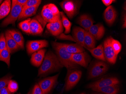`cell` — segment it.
Masks as SVG:
<instances>
[{"label": "cell", "mask_w": 126, "mask_h": 94, "mask_svg": "<svg viewBox=\"0 0 126 94\" xmlns=\"http://www.w3.org/2000/svg\"><path fill=\"white\" fill-rule=\"evenodd\" d=\"M112 38L111 36L107 37L104 41L103 47L106 61L111 64H114L116 63L117 55L115 54L111 44Z\"/></svg>", "instance_id": "cell-7"}, {"label": "cell", "mask_w": 126, "mask_h": 94, "mask_svg": "<svg viewBox=\"0 0 126 94\" xmlns=\"http://www.w3.org/2000/svg\"><path fill=\"white\" fill-rule=\"evenodd\" d=\"M22 8L23 6L17 3L15 0H13L10 12L8 16L1 23V27H6L9 24L15 25L16 21L18 19L22 12Z\"/></svg>", "instance_id": "cell-6"}, {"label": "cell", "mask_w": 126, "mask_h": 94, "mask_svg": "<svg viewBox=\"0 0 126 94\" xmlns=\"http://www.w3.org/2000/svg\"><path fill=\"white\" fill-rule=\"evenodd\" d=\"M65 46L67 51L71 54L80 53L85 52L83 47L77 43L65 44Z\"/></svg>", "instance_id": "cell-27"}, {"label": "cell", "mask_w": 126, "mask_h": 94, "mask_svg": "<svg viewBox=\"0 0 126 94\" xmlns=\"http://www.w3.org/2000/svg\"><path fill=\"white\" fill-rule=\"evenodd\" d=\"M63 27L65 28V34H68L70 32L71 23L70 22L63 12H60Z\"/></svg>", "instance_id": "cell-28"}, {"label": "cell", "mask_w": 126, "mask_h": 94, "mask_svg": "<svg viewBox=\"0 0 126 94\" xmlns=\"http://www.w3.org/2000/svg\"><path fill=\"white\" fill-rule=\"evenodd\" d=\"M71 60L78 65L87 67L90 61L91 58L87 53L84 52L80 53L72 54Z\"/></svg>", "instance_id": "cell-12"}, {"label": "cell", "mask_w": 126, "mask_h": 94, "mask_svg": "<svg viewBox=\"0 0 126 94\" xmlns=\"http://www.w3.org/2000/svg\"><path fill=\"white\" fill-rule=\"evenodd\" d=\"M112 46L115 52V54L118 55L121 51L122 45L119 41L116 40L114 39L113 38H112L111 42Z\"/></svg>", "instance_id": "cell-31"}, {"label": "cell", "mask_w": 126, "mask_h": 94, "mask_svg": "<svg viewBox=\"0 0 126 94\" xmlns=\"http://www.w3.org/2000/svg\"><path fill=\"white\" fill-rule=\"evenodd\" d=\"M84 47L87 49H93L95 48L96 40L88 31H85L84 39Z\"/></svg>", "instance_id": "cell-22"}, {"label": "cell", "mask_w": 126, "mask_h": 94, "mask_svg": "<svg viewBox=\"0 0 126 94\" xmlns=\"http://www.w3.org/2000/svg\"><path fill=\"white\" fill-rule=\"evenodd\" d=\"M27 94H44V93L38 84H36L33 89Z\"/></svg>", "instance_id": "cell-36"}, {"label": "cell", "mask_w": 126, "mask_h": 94, "mask_svg": "<svg viewBox=\"0 0 126 94\" xmlns=\"http://www.w3.org/2000/svg\"><path fill=\"white\" fill-rule=\"evenodd\" d=\"M13 76L8 75L0 79V91L5 87H7L8 82L11 80Z\"/></svg>", "instance_id": "cell-34"}, {"label": "cell", "mask_w": 126, "mask_h": 94, "mask_svg": "<svg viewBox=\"0 0 126 94\" xmlns=\"http://www.w3.org/2000/svg\"><path fill=\"white\" fill-rule=\"evenodd\" d=\"M7 88L11 93L16 92L19 89L18 84L16 81L11 80L8 84Z\"/></svg>", "instance_id": "cell-32"}, {"label": "cell", "mask_w": 126, "mask_h": 94, "mask_svg": "<svg viewBox=\"0 0 126 94\" xmlns=\"http://www.w3.org/2000/svg\"><path fill=\"white\" fill-rule=\"evenodd\" d=\"M39 7V5L36 6L22 10L18 18V20L24 19L35 14Z\"/></svg>", "instance_id": "cell-26"}, {"label": "cell", "mask_w": 126, "mask_h": 94, "mask_svg": "<svg viewBox=\"0 0 126 94\" xmlns=\"http://www.w3.org/2000/svg\"><path fill=\"white\" fill-rule=\"evenodd\" d=\"M47 27L49 32L53 36L56 37L59 36L63 31L61 18L55 22L48 23Z\"/></svg>", "instance_id": "cell-14"}, {"label": "cell", "mask_w": 126, "mask_h": 94, "mask_svg": "<svg viewBox=\"0 0 126 94\" xmlns=\"http://www.w3.org/2000/svg\"><path fill=\"white\" fill-rule=\"evenodd\" d=\"M85 94V93H81V94Z\"/></svg>", "instance_id": "cell-43"}, {"label": "cell", "mask_w": 126, "mask_h": 94, "mask_svg": "<svg viewBox=\"0 0 126 94\" xmlns=\"http://www.w3.org/2000/svg\"><path fill=\"white\" fill-rule=\"evenodd\" d=\"M95 39L96 40L101 39L104 35L105 29L104 25L101 23L93 25L88 31Z\"/></svg>", "instance_id": "cell-13"}, {"label": "cell", "mask_w": 126, "mask_h": 94, "mask_svg": "<svg viewBox=\"0 0 126 94\" xmlns=\"http://www.w3.org/2000/svg\"><path fill=\"white\" fill-rule=\"evenodd\" d=\"M44 31V28L40 22L36 19L31 20L30 26V34L33 35H41Z\"/></svg>", "instance_id": "cell-20"}, {"label": "cell", "mask_w": 126, "mask_h": 94, "mask_svg": "<svg viewBox=\"0 0 126 94\" xmlns=\"http://www.w3.org/2000/svg\"><path fill=\"white\" fill-rule=\"evenodd\" d=\"M94 23V21L91 17L87 14H83L80 15L77 20V23L86 31H88Z\"/></svg>", "instance_id": "cell-17"}, {"label": "cell", "mask_w": 126, "mask_h": 94, "mask_svg": "<svg viewBox=\"0 0 126 94\" xmlns=\"http://www.w3.org/2000/svg\"><path fill=\"white\" fill-rule=\"evenodd\" d=\"M6 48H7V44L5 34L2 33L0 35V51Z\"/></svg>", "instance_id": "cell-35"}, {"label": "cell", "mask_w": 126, "mask_h": 94, "mask_svg": "<svg viewBox=\"0 0 126 94\" xmlns=\"http://www.w3.org/2000/svg\"><path fill=\"white\" fill-rule=\"evenodd\" d=\"M51 44L59 60L63 67L70 70H73L78 67V65L71 60L72 54L67 51L65 44L52 42Z\"/></svg>", "instance_id": "cell-2"}, {"label": "cell", "mask_w": 126, "mask_h": 94, "mask_svg": "<svg viewBox=\"0 0 126 94\" xmlns=\"http://www.w3.org/2000/svg\"><path fill=\"white\" fill-rule=\"evenodd\" d=\"M119 81L116 77H111L106 78L100 79L97 81L89 84L88 85L87 87L93 90L95 89L104 87L106 86L119 84Z\"/></svg>", "instance_id": "cell-10"}, {"label": "cell", "mask_w": 126, "mask_h": 94, "mask_svg": "<svg viewBox=\"0 0 126 94\" xmlns=\"http://www.w3.org/2000/svg\"><path fill=\"white\" fill-rule=\"evenodd\" d=\"M85 31L83 28L80 27H74L72 32L73 37L76 43L84 47V39Z\"/></svg>", "instance_id": "cell-18"}, {"label": "cell", "mask_w": 126, "mask_h": 94, "mask_svg": "<svg viewBox=\"0 0 126 94\" xmlns=\"http://www.w3.org/2000/svg\"><path fill=\"white\" fill-rule=\"evenodd\" d=\"M56 37L57 38L60 39L70 40V41H73L74 42L76 43V41L75 40H74L73 37L71 36L70 35H66L62 33L61 34L59 35V36H57Z\"/></svg>", "instance_id": "cell-37"}, {"label": "cell", "mask_w": 126, "mask_h": 94, "mask_svg": "<svg viewBox=\"0 0 126 94\" xmlns=\"http://www.w3.org/2000/svg\"><path fill=\"white\" fill-rule=\"evenodd\" d=\"M21 49H24V41L21 33L15 29L7 30Z\"/></svg>", "instance_id": "cell-24"}, {"label": "cell", "mask_w": 126, "mask_h": 94, "mask_svg": "<svg viewBox=\"0 0 126 94\" xmlns=\"http://www.w3.org/2000/svg\"><path fill=\"white\" fill-rule=\"evenodd\" d=\"M123 24L122 25V27L123 28H126V13L125 14L124 16H123Z\"/></svg>", "instance_id": "cell-41"}, {"label": "cell", "mask_w": 126, "mask_h": 94, "mask_svg": "<svg viewBox=\"0 0 126 94\" xmlns=\"http://www.w3.org/2000/svg\"><path fill=\"white\" fill-rule=\"evenodd\" d=\"M41 13L43 20L48 23L55 22L61 18L58 8L53 3L45 5Z\"/></svg>", "instance_id": "cell-3"}, {"label": "cell", "mask_w": 126, "mask_h": 94, "mask_svg": "<svg viewBox=\"0 0 126 94\" xmlns=\"http://www.w3.org/2000/svg\"><path fill=\"white\" fill-rule=\"evenodd\" d=\"M119 90V87L118 84H117L95 89L93 91L102 93L104 94H117Z\"/></svg>", "instance_id": "cell-23"}, {"label": "cell", "mask_w": 126, "mask_h": 94, "mask_svg": "<svg viewBox=\"0 0 126 94\" xmlns=\"http://www.w3.org/2000/svg\"><path fill=\"white\" fill-rule=\"evenodd\" d=\"M63 67L56 55L49 51L45 54L38 71V76H45L51 73L57 72Z\"/></svg>", "instance_id": "cell-1"}, {"label": "cell", "mask_w": 126, "mask_h": 94, "mask_svg": "<svg viewBox=\"0 0 126 94\" xmlns=\"http://www.w3.org/2000/svg\"><path fill=\"white\" fill-rule=\"evenodd\" d=\"M48 46V43L45 40L28 41L27 44V52L30 55Z\"/></svg>", "instance_id": "cell-11"}, {"label": "cell", "mask_w": 126, "mask_h": 94, "mask_svg": "<svg viewBox=\"0 0 126 94\" xmlns=\"http://www.w3.org/2000/svg\"><path fill=\"white\" fill-rule=\"evenodd\" d=\"M11 10V1L5 0L0 6V20L7 16Z\"/></svg>", "instance_id": "cell-25"}, {"label": "cell", "mask_w": 126, "mask_h": 94, "mask_svg": "<svg viewBox=\"0 0 126 94\" xmlns=\"http://www.w3.org/2000/svg\"><path fill=\"white\" fill-rule=\"evenodd\" d=\"M42 2L41 0H28L24 5L23 7L22 10H25L28 8L40 5Z\"/></svg>", "instance_id": "cell-33"}, {"label": "cell", "mask_w": 126, "mask_h": 94, "mask_svg": "<svg viewBox=\"0 0 126 94\" xmlns=\"http://www.w3.org/2000/svg\"><path fill=\"white\" fill-rule=\"evenodd\" d=\"M117 16V13L115 8L110 5L105 9L104 13V17L106 22L108 25L111 26L115 22Z\"/></svg>", "instance_id": "cell-15"}, {"label": "cell", "mask_w": 126, "mask_h": 94, "mask_svg": "<svg viewBox=\"0 0 126 94\" xmlns=\"http://www.w3.org/2000/svg\"><path fill=\"white\" fill-rule=\"evenodd\" d=\"M109 66L104 61H96L90 68L88 72V79L99 77L104 74L109 69Z\"/></svg>", "instance_id": "cell-5"}, {"label": "cell", "mask_w": 126, "mask_h": 94, "mask_svg": "<svg viewBox=\"0 0 126 94\" xmlns=\"http://www.w3.org/2000/svg\"><path fill=\"white\" fill-rule=\"evenodd\" d=\"M0 61H3L7 65L8 67L10 66V53L6 48L2 51H0Z\"/></svg>", "instance_id": "cell-29"}, {"label": "cell", "mask_w": 126, "mask_h": 94, "mask_svg": "<svg viewBox=\"0 0 126 94\" xmlns=\"http://www.w3.org/2000/svg\"><path fill=\"white\" fill-rule=\"evenodd\" d=\"M81 2L80 0H65L60 3V5L69 18L72 19L78 13Z\"/></svg>", "instance_id": "cell-4"}, {"label": "cell", "mask_w": 126, "mask_h": 94, "mask_svg": "<svg viewBox=\"0 0 126 94\" xmlns=\"http://www.w3.org/2000/svg\"><path fill=\"white\" fill-rule=\"evenodd\" d=\"M2 1L3 0H0V4H1V3L2 2Z\"/></svg>", "instance_id": "cell-42"}, {"label": "cell", "mask_w": 126, "mask_h": 94, "mask_svg": "<svg viewBox=\"0 0 126 94\" xmlns=\"http://www.w3.org/2000/svg\"><path fill=\"white\" fill-rule=\"evenodd\" d=\"M0 94H12V93L8 90L7 87H5L0 90Z\"/></svg>", "instance_id": "cell-39"}, {"label": "cell", "mask_w": 126, "mask_h": 94, "mask_svg": "<svg viewBox=\"0 0 126 94\" xmlns=\"http://www.w3.org/2000/svg\"><path fill=\"white\" fill-rule=\"evenodd\" d=\"M68 73L65 85V90L66 91L70 90L78 83L81 78L82 71L80 70H70Z\"/></svg>", "instance_id": "cell-8"}, {"label": "cell", "mask_w": 126, "mask_h": 94, "mask_svg": "<svg viewBox=\"0 0 126 94\" xmlns=\"http://www.w3.org/2000/svg\"><path fill=\"white\" fill-rule=\"evenodd\" d=\"M31 19L28 18L27 19L20 23L19 24V27L21 30L27 34H30V26Z\"/></svg>", "instance_id": "cell-30"}, {"label": "cell", "mask_w": 126, "mask_h": 94, "mask_svg": "<svg viewBox=\"0 0 126 94\" xmlns=\"http://www.w3.org/2000/svg\"><path fill=\"white\" fill-rule=\"evenodd\" d=\"M46 51V49H42L32 54L31 56V63L36 67L41 66L45 56Z\"/></svg>", "instance_id": "cell-16"}, {"label": "cell", "mask_w": 126, "mask_h": 94, "mask_svg": "<svg viewBox=\"0 0 126 94\" xmlns=\"http://www.w3.org/2000/svg\"><path fill=\"white\" fill-rule=\"evenodd\" d=\"M59 74L47 78L39 82L38 85L44 94H48L54 87L58 82Z\"/></svg>", "instance_id": "cell-9"}, {"label": "cell", "mask_w": 126, "mask_h": 94, "mask_svg": "<svg viewBox=\"0 0 126 94\" xmlns=\"http://www.w3.org/2000/svg\"><path fill=\"white\" fill-rule=\"evenodd\" d=\"M102 1L105 5L108 7L110 6L112 3L116 1L114 0H102Z\"/></svg>", "instance_id": "cell-38"}, {"label": "cell", "mask_w": 126, "mask_h": 94, "mask_svg": "<svg viewBox=\"0 0 126 94\" xmlns=\"http://www.w3.org/2000/svg\"><path fill=\"white\" fill-rule=\"evenodd\" d=\"M5 36L7 47L10 54L13 53L20 49L19 45L14 40L8 31H7L5 32Z\"/></svg>", "instance_id": "cell-19"}, {"label": "cell", "mask_w": 126, "mask_h": 94, "mask_svg": "<svg viewBox=\"0 0 126 94\" xmlns=\"http://www.w3.org/2000/svg\"><path fill=\"white\" fill-rule=\"evenodd\" d=\"M92 55L98 60L102 61H106L104 53V47L102 44H100L93 49H88Z\"/></svg>", "instance_id": "cell-21"}, {"label": "cell", "mask_w": 126, "mask_h": 94, "mask_svg": "<svg viewBox=\"0 0 126 94\" xmlns=\"http://www.w3.org/2000/svg\"><path fill=\"white\" fill-rule=\"evenodd\" d=\"M15 2L18 3L19 5L22 6H24L25 4L27 2V0H15Z\"/></svg>", "instance_id": "cell-40"}]
</instances>
